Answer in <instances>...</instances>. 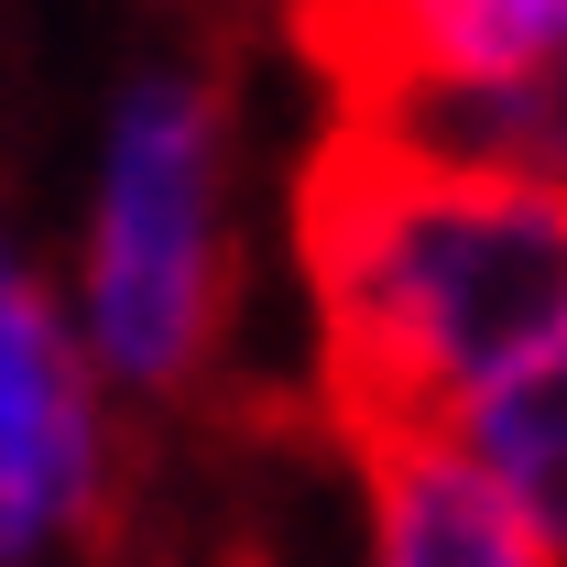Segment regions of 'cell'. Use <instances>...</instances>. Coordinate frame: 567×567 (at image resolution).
I'll return each instance as SVG.
<instances>
[{
    "instance_id": "1",
    "label": "cell",
    "mask_w": 567,
    "mask_h": 567,
    "mask_svg": "<svg viewBox=\"0 0 567 567\" xmlns=\"http://www.w3.org/2000/svg\"><path fill=\"white\" fill-rule=\"evenodd\" d=\"M295 251L317 284L328 415L447 425L481 382L567 339V186L447 164L328 121L295 186Z\"/></svg>"
},
{
    "instance_id": "2",
    "label": "cell",
    "mask_w": 567,
    "mask_h": 567,
    "mask_svg": "<svg viewBox=\"0 0 567 567\" xmlns=\"http://www.w3.org/2000/svg\"><path fill=\"white\" fill-rule=\"evenodd\" d=\"M218 87L153 66L110 110L99 208L76 262V339L121 393H186L218 339Z\"/></svg>"
},
{
    "instance_id": "3",
    "label": "cell",
    "mask_w": 567,
    "mask_h": 567,
    "mask_svg": "<svg viewBox=\"0 0 567 567\" xmlns=\"http://www.w3.org/2000/svg\"><path fill=\"white\" fill-rule=\"evenodd\" d=\"M99 492H110L99 360L76 339V317L0 240V557H44L87 535Z\"/></svg>"
},
{
    "instance_id": "4",
    "label": "cell",
    "mask_w": 567,
    "mask_h": 567,
    "mask_svg": "<svg viewBox=\"0 0 567 567\" xmlns=\"http://www.w3.org/2000/svg\"><path fill=\"white\" fill-rule=\"evenodd\" d=\"M295 55L328 76L339 110H371L404 87L557 66L567 0H295Z\"/></svg>"
},
{
    "instance_id": "5",
    "label": "cell",
    "mask_w": 567,
    "mask_h": 567,
    "mask_svg": "<svg viewBox=\"0 0 567 567\" xmlns=\"http://www.w3.org/2000/svg\"><path fill=\"white\" fill-rule=\"evenodd\" d=\"M371 492V557L393 567H535V524L447 425H360L350 436Z\"/></svg>"
},
{
    "instance_id": "6",
    "label": "cell",
    "mask_w": 567,
    "mask_h": 567,
    "mask_svg": "<svg viewBox=\"0 0 567 567\" xmlns=\"http://www.w3.org/2000/svg\"><path fill=\"white\" fill-rule=\"evenodd\" d=\"M447 436L513 492V513L535 524V546L567 557V339H557V350H535L524 371L481 382V393L447 415Z\"/></svg>"
}]
</instances>
